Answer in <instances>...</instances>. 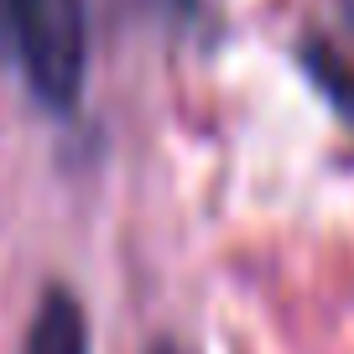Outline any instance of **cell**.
I'll return each instance as SVG.
<instances>
[{
	"instance_id": "cell-1",
	"label": "cell",
	"mask_w": 354,
	"mask_h": 354,
	"mask_svg": "<svg viewBox=\"0 0 354 354\" xmlns=\"http://www.w3.org/2000/svg\"><path fill=\"white\" fill-rule=\"evenodd\" d=\"M0 57L68 115L88 78V0H0Z\"/></svg>"
},
{
	"instance_id": "cell-2",
	"label": "cell",
	"mask_w": 354,
	"mask_h": 354,
	"mask_svg": "<svg viewBox=\"0 0 354 354\" xmlns=\"http://www.w3.org/2000/svg\"><path fill=\"white\" fill-rule=\"evenodd\" d=\"M21 354H88V313L68 287L42 292Z\"/></svg>"
},
{
	"instance_id": "cell-3",
	"label": "cell",
	"mask_w": 354,
	"mask_h": 354,
	"mask_svg": "<svg viewBox=\"0 0 354 354\" xmlns=\"http://www.w3.org/2000/svg\"><path fill=\"white\" fill-rule=\"evenodd\" d=\"M297 57H302V73L318 84V94L339 110V120L354 125V63L344 53H333L323 37H308V42L297 47Z\"/></svg>"
},
{
	"instance_id": "cell-4",
	"label": "cell",
	"mask_w": 354,
	"mask_h": 354,
	"mask_svg": "<svg viewBox=\"0 0 354 354\" xmlns=\"http://www.w3.org/2000/svg\"><path fill=\"white\" fill-rule=\"evenodd\" d=\"M151 6H162V11L177 16V21H188V16L198 11V0H151Z\"/></svg>"
},
{
	"instance_id": "cell-5",
	"label": "cell",
	"mask_w": 354,
	"mask_h": 354,
	"mask_svg": "<svg viewBox=\"0 0 354 354\" xmlns=\"http://www.w3.org/2000/svg\"><path fill=\"white\" fill-rule=\"evenodd\" d=\"M146 354H183V349H177L172 339H162V344H151V349H146Z\"/></svg>"
}]
</instances>
